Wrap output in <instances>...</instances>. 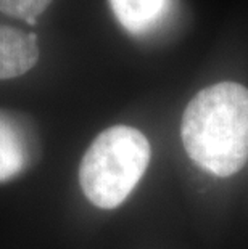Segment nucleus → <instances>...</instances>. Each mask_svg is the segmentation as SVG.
<instances>
[{
    "label": "nucleus",
    "instance_id": "obj_4",
    "mask_svg": "<svg viewBox=\"0 0 248 249\" xmlns=\"http://www.w3.org/2000/svg\"><path fill=\"white\" fill-rule=\"evenodd\" d=\"M38 60L39 47L36 34L0 26V81L23 76Z\"/></svg>",
    "mask_w": 248,
    "mask_h": 249
},
{
    "label": "nucleus",
    "instance_id": "obj_3",
    "mask_svg": "<svg viewBox=\"0 0 248 249\" xmlns=\"http://www.w3.org/2000/svg\"><path fill=\"white\" fill-rule=\"evenodd\" d=\"M29 135L26 127L7 111H0V182L17 177L31 161Z\"/></svg>",
    "mask_w": 248,
    "mask_h": 249
},
{
    "label": "nucleus",
    "instance_id": "obj_5",
    "mask_svg": "<svg viewBox=\"0 0 248 249\" xmlns=\"http://www.w3.org/2000/svg\"><path fill=\"white\" fill-rule=\"evenodd\" d=\"M118 23L129 34L142 36L155 29L171 10L172 0H108Z\"/></svg>",
    "mask_w": 248,
    "mask_h": 249
},
{
    "label": "nucleus",
    "instance_id": "obj_6",
    "mask_svg": "<svg viewBox=\"0 0 248 249\" xmlns=\"http://www.w3.org/2000/svg\"><path fill=\"white\" fill-rule=\"evenodd\" d=\"M50 3L52 0H0V12L36 24L38 17L45 12Z\"/></svg>",
    "mask_w": 248,
    "mask_h": 249
},
{
    "label": "nucleus",
    "instance_id": "obj_2",
    "mask_svg": "<svg viewBox=\"0 0 248 249\" xmlns=\"http://www.w3.org/2000/svg\"><path fill=\"white\" fill-rule=\"evenodd\" d=\"M150 143L140 130L113 125L92 142L79 166L86 198L100 209H114L133 193L150 162Z\"/></svg>",
    "mask_w": 248,
    "mask_h": 249
},
{
    "label": "nucleus",
    "instance_id": "obj_1",
    "mask_svg": "<svg viewBox=\"0 0 248 249\" xmlns=\"http://www.w3.org/2000/svg\"><path fill=\"white\" fill-rule=\"evenodd\" d=\"M189 158L216 177H230L248 160V89L219 82L200 90L182 114Z\"/></svg>",
    "mask_w": 248,
    "mask_h": 249
}]
</instances>
